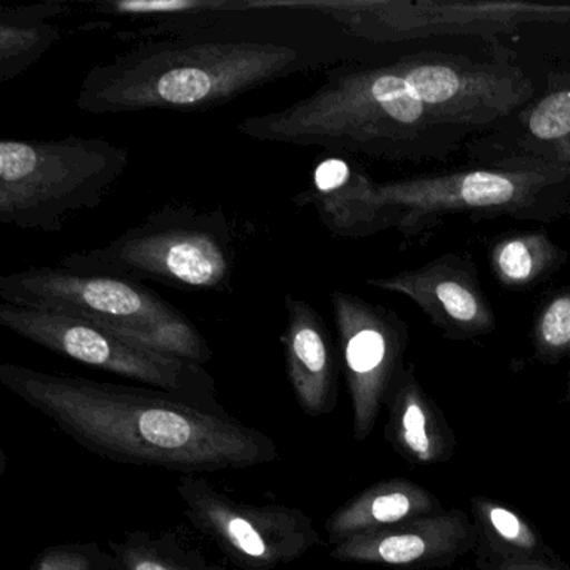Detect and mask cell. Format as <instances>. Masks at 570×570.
Listing matches in <instances>:
<instances>
[{
  "label": "cell",
  "mask_w": 570,
  "mask_h": 570,
  "mask_svg": "<svg viewBox=\"0 0 570 570\" xmlns=\"http://www.w3.org/2000/svg\"><path fill=\"white\" fill-rule=\"evenodd\" d=\"M443 512L440 500L419 483L389 479L370 485L343 503L325 522L333 547L352 537L380 532L419 517Z\"/></svg>",
  "instance_id": "cell-19"
},
{
  "label": "cell",
  "mask_w": 570,
  "mask_h": 570,
  "mask_svg": "<svg viewBox=\"0 0 570 570\" xmlns=\"http://www.w3.org/2000/svg\"><path fill=\"white\" fill-rule=\"evenodd\" d=\"M569 262V253L543 229L502 236L490 248V268L500 285L527 289L549 279Z\"/></svg>",
  "instance_id": "cell-21"
},
{
  "label": "cell",
  "mask_w": 570,
  "mask_h": 570,
  "mask_svg": "<svg viewBox=\"0 0 570 570\" xmlns=\"http://www.w3.org/2000/svg\"><path fill=\"white\" fill-rule=\"evenodd\" d=\"M0 325L65 358L175 393L199 405L223 409L216 380L205 366L132 342L95 323L0 302Z\"/></svg>",
  "instance_id": "cell-8"
},
{
  "label": "cell",
  "mask_w": 570,
  "mask_h": 570,
  "mask_svg": "<svg viewBox=\"0 0 570 570\" xmlns=\"http://www.w3.org/2000/svg\"><path fill=\"white\" fill-rule=\"evenodd\" d=\"M188 16L145 24L128 51L92 66L76 96L89 115L222 108L293 75L375 62L316 11L315 0H198Z\"/></svg>",
  "instance_id": "cell-1"
},
{
  "label": "cell",
  "mask_w": 570,
  "mask_h": 570,
  "mask_svg": "<svg viewBox=\"0 0 570 570\" xmlns=\"http://www.w3.org/2000/svg\"><path fill=\"white\" fill-rule=\"evenodd\" d=\"M483 166L543 163L570 176V71L552 72L540 98L469 145Z\"/></svg>",
  "instance_id": "cell-16"
},
{
  "label": "cell",
  "mask_w": 570,
  "mask_h": 570,
  "mask_svg": "<svg viewBox=\"0 0 570 570\" xmlns=\"http://www.w3.org/2000/svg\"><path fill=\"white\" fill-rule=\"evenodd\" d=\"M533 352L547 365L569 360L566 400L570 403V285L543 299L533 320Z\"/></svg>",
  "instance_id": "cell-24"
},
{
  "label": "cell",
  "mask_w": 570,
  "mask_h": 570,
  "mask_svg": "<svg viewBox=\"0 0 570 570\" xmlns=\"http://www.w3.org/2000/svg\"><path fill=\"white\" fill-rule=\"evenodd\" d=\"M0 385L48 416L88 452L125 465L195 473L249 469L278 459L262 430L151 386L119 385L0 365Z\"/></svg>",
  "instance_id": "cell-2"
},
{
  "label": "cell",
  "mask_w": 570,
  "mask_h": 570,
  "mask_svg": "<svg viewBox=\"0 0 570 570\" xmlns=\"http://www.w3.org/2000/svg\"><path fill=\"white\" fill-rule=\"evenodd\" d=\"M476 546L475 525L462 510L419 517L410 522L352 537L333 547L340 562L373 563L393 570L442 569Z\"/></svg>",
  "instance_id": "cell-15"
},
{
  "label": "cell",
  "mask_w": 570,
  "mask_h": 570,
  "mask_svg": "<svg viewBox=\"0 0 570 570\" xmlns=\"http://www.w3.org/2000/svg\"><path fill=\"white\" fill-rule=\"evenodd\" d=\"M56 266L141 285L228 293L236 266L235 229L223 209L166 205L108 245L62 256Z\"/></svg>",
  "instance_id": "cell-4"
},
{
  "label": "cell",
  "mask_w": 570,
  "mask_h": 570,
  "mask_svg": "<svg viewBox=\"0 0 570 570\" xmlns=\"http://www.w3.org/2000/svg\"><path fill=\"white\" fill-rule=\"evenodd\" d=\"M482 570H570L562 560L550 556L530 557V559L505 560L495 566L482 567Z\"/></svg>",
  "instance_id": "cell-26"
},
{
  "label": "cell",
  "mask_w": 570,
  "mask_h": 570,
  "mask_svg": "<svg viewBox=\"0 0 570 570\" xmlns=\"http://www.w3.org/2000/svg\"><path fill=\"white\" fill-rule=\"evenodd\" d=\"M108 547L115 556L116 570H236L209 562L169 532L155 535L148 530H135Z\"/></svg>",
  "instance_id": "cell-23"
},
{
  "label": "cell",
  "mask_w": 570,
  "mask_h": 570,
  "mask_svg": "<svg viewBox=\"0 0 570 570\" xmlns=\"http://www.w3.org/2000/svg\"><path fill=\"white\" fill-rule=\"evenodd\" d=\"M365 283L412 299L445 338H479L495 330V313L470 253H443L419 268Z\"/></svg>",
  "instance_id": "cell-13"
},
{
  "label": "cell",
  "mask_w": 570,
  "mask_h": 570,
  "mask_svg": "<svg viewBox=\"0 0 570 570\" xmlns=\"http://www.w3.org/2000/svg\"><path fill=\"white\" fill-rule=\"evenodd\" d=\"M527 16L530 22L533 21H556L566 22L570 21V6H547V4H525Z\"/></svg>",
  "instance_id": "cell-27"
},
{
  "label": "cell",
  "mask_w": 570,
  "mask_h": 570,
  "mask_svg": "<svg viewBox=\"0 0 570 570\" xmlns=\"http://www.w3.org/2000/svg\"><path fill=\"white\" fill-rule=\"evenodd\" d=\"M238 132L253 141L390 163L449 158L472 135L433 118L395 62L326 69L315 91L278 111L242 119Z\"/></svg>",
  "instance_id": "cell-3"
},
{
  "label": "cell",
  "mask_w": 570,
  "mask_h": 570,
  "mask_svg": "<svg viewBox=\"0 0 570 570\" xmlns=\"http://www.w3.org/2000/svg\"><path fill=\"white\" fill-rule=\"evenodd\" d=\"M318 11L346 38L372 48L439 36L490 38L522 24L509 0H318Z\"/></svg>",
  "instance_id": "cell-11"
},
{
  "label": "cell",
  "mask_w": 570,
  "mask_h": 570,
  "mask_svg": "<svg viewBox=\"0 0 570 570\" xmlns=\"http://www.w3.org/2000/svg\"><path fill=\"white\" fill-rule=\"evenodd\" d=\"M298 208L312 206L330 235L343 239H365L389 229H399L402 209L390 205L355 156L326 153L313 166L312 181L293 198Z\"/></svg>",
  "instance_id": "cell-14"
},
{
  "label": "cell",
  "mask_w": 570,
  "mask_h": 570,
  "mask_svg": "<svg viewBox=\"0 0 570 570\" xmlns=\"http://www.w3.org/2000/svg\"><path fill=\"white\" fill-rule=\"evenodd\" d=\"M176 492L189 522L239 569L276 570L322 546L312 517L296 507L238 502L198 475H183Z\"/></svg>",
  "instance_id": "cell-9"
},
{
  "label": "cell",
  "mask_w": 570,
  "mask_h": 570,
  "mask_svg": "<svg viewBox=\"0 0 570 570\" xmlns=\"http://www.w3.org/2000/svg\"><path fill=\"white\" fill-rule=\"evenodd\" d=\"M393 62L433 118L470 132L493 131L535 99L529 76L510 62L473 61L439 51Z\"/></svg>",
  "instance_id": "cell-10"
},
{
  "label": "cell",
  "mask_w": 570,
  "mask_h": 570,
  "mask_svg": "<svg viewBox=\"0 0 570 570\" xmlns=\"http://www.w3.org/2000/svg\"><path fill=\"white\" fill-rule=\"evenodd\" d=\"M29 570H116V559L92 540L56 543L39 552Z\"/></svg>",
  "instance_id": "cell-25"
},
{
  "label": "cell",
  "mask_w": 570,
  "mask_h": 570,
  "mask_svg": "<svg viewBox=\"0 0 570 570\" xmlns=\"http://www.w3.org/2000/svg\"><path fill=\"white\" fill-rule=\"evenodd\" d=\"M385 436L396 453L412 465L446 462L455 450V435L436 403L426 395L412 366L396 373L385 402Z\"/></svg>",
  "instance_id": "cell-18"
},
{
  "label": "cell",
  "mask_w": 570,
  "mask_h": 570,
  "mask_svg": "<svg viewBox=\"0 0 570 570\" xmlns=\"http://www.w3.org/2000/svg\"><path fill=\"white\" fill-rule=\"evenodd\" d=\"M128 165V149L105 138L2 139L0 223L61 233L69 216L101 206Z\"/></svg>",
  "instance_id": "cell-6"
},
{
  "label": "cell",
  "mask_w": 570,
  "mask_h": 570,
  "mask_svg": "<svg viewBox=\"0 0 570 570\" xmlns=\"http://www.w3.org/2000/svg\"><path fill=\"white\" fill-rule=\"evenodd\" d=\"M286 326L279 342L286 375L296 403L305 415L323 416L338 399V358L325 320L298 296H285Z\"/></svg>",
  "instance_id": "cell-17"
},
{
  "label": "cell",
  "mask_w": 570,
  "mask_h": 570,
  "mask_svg": "<svg viewBox=\"0 0 570 570\" xmlns=\"http://www.w3.org/2000/svg\"><path fill=\"white\" fill-rule=\"evenodd\" d=\"M328 298L352 400L353 433L363 442L372 435L390 386L403 366L409 325L399 313L355 293L333 289Z\"/></svg>",
  "instance_id": "cell-12"
},
{
  "label": "cell",
  "mask_w": 570,
  "mask_h": 570,
  "mask_svg": "<svg viewBox=\"0 0 570 570\" xmlns=\"http://www.w3.org/2000/svg\"><path fill=\"white\" fill-rule=\"evenodd\" d=\"M390 205L402 209L396 232L420 238L452 215L552 223L570 216V176L543 163H505L430 173L380 183Z\"/></svg>",
  "instance_id": "cell-7"
},
{
  "label": "cell",
  "mask_w": 570,
  "mask_h": 570,
  "mask_svg": "<svg viewBox=\"0 0 570 570\" xmlns=\"http://www.w3.org/2000/svg\"><path fill=\"white\" fill-rule=\"evenodd\" d=\"M470 507L475 520L476 546L487 560L485 567L552 553L532 523L510 507L482 495L472 497Z\"/></svg>",
  "instance_id": "cell-22"
},
{
  "label": "cell",
  "mask_w": 570,
  "mask_h": 570,
  "mask_svg": "<svg viewBox=\"0 0 570 570\" xmlns=\"http://www.w3.org/2000/svg\"><path fill=\"white\" fill-rule=\"evenodd\" d=\"M69 11L68 2L48 0L41 4L0 9V82L14 81L45 58L59 41L61 29L55 19Z\"/></svg>",
  "instance_id": "cell-20"
},
{
  "label": "cell",
  "mask_w": 570,
  "mask_h": 570,
  "mask_svg": "<svg viewBox=\"0 0 570 570\" xmlns=\"http://www.w3.org/2000/svg\"><path fill=\"white\" fill-rule=\"evenodd\" d=\"M0 302L62 313L205 366L213 350L198 326L141 283L31 266L0 276Z\"/></svg>",
  "instance_id": "cell-5"
}]
</instances>
